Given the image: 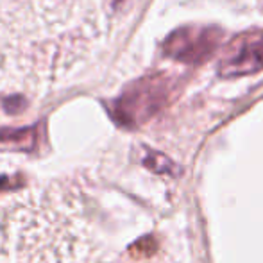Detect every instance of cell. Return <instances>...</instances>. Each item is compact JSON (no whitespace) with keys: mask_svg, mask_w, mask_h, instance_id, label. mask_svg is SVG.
<instances>
[{"mask_svg":"<svg viewBox=\"0 0 263 263\" xmlns=\"http://www.w3.org/2000/svg\"><path fill=\"white\" fill-rule=\"evenodd\" d=\"M222 36V29L215 25H184L166 36L163 52L184 65H201L217 52Z\"/></svg>","mask_w":263,"mask_h":263,"instance_id":"7a4b0ae2","label":"cell"},{"mask_svg":"<svg viewBox=\"0 0 263 263\" xmlns=\"http://www.w3.org/2000/svg\"><path fill=\"white\" fill-rule=\"evenodd\" d=\"M142 163L147 166V168L153 170V172H156V174H168V176H176V174L179 172V168L174 165L172 159H168L165 154L156 153V151H151V149L143 151Z\"/></svg>","mask_w":263,"mask_h":263,"instance_id":"5b68a950","label":"cell"},{"mask_svg":"<svg viewBox=\"0 0 263 263\" xmlns=\"http://www.w3.org/2000/svg\"><path fill=\"white\" fill-rule=\"evenodd\" d=\"M25 106H27V102H25V99L20 97V95H14V97L4 101V109H6L7 113H20Z\"/></svg>","mask_w":263,"mask_h":263,"instance_id":"52a82bcc","label":"cell"},{"mask_svg":"<svg viewBox=\"0 0 263 263\" xmlns=\"http://www.w3.org/2000/svg\"><path fill=\"white\" fill-rule=\"evenodd\" d=\"M174 95V81L165 73H151L133 81L107 106L115 124L125 129H136L158 115Z\"/></svg>","mask_w":263,"mask_h":263,"instance_id":"6da1fadb","label":"cell"},{"mask_svg":"<svg viewBox=\"0 0 263 263\" xmlns=\"http://www.w3.org/2000/svg\"><path fill=\"white\" fill-rule=\"evenodd\" d=\"M115 2H120V0H115Z\"/></svg>","mask_w":263,"mask_h":263,"instance_id":"ba28073f","label":"cell"},{"mask_svg":"<svg viewBox=\"0 0 263 263\" xmlns=\"http://www.w3.org/2000/svg\"><path fill=\"white\" fill-rule=\"evenodd\" d=\"M263 70V31H246L222 49L218 76L222 79L253 76Z\"/></svg>","mask_w":263,"mask_h":263,"instance_id":"3957f363","label":"cell"},{"mask_svg":"<svg viewBox=\"0 0 263 263\" xmlns=\"http://www.w3.org/2000/svg\"><path fill=\"white\" fill-rule=\"evenodd\" d=\"M40 145V124L24 129H0V149L32 153Z\"/></svg>","mask_w":263,"mask_h":263,"instance_id":"277c9868","label":"cell"},{"mask_svg":"<svg viewBox=\"0 0 263 263\" xmlns=\"http://www.w3.org/2000/svg\"><path fill=\"white\" fill-rule=\"evenodd\" d=\"M158 242L154 240V236H145V238L138 240L135 246H131V253L136 254V256H151V254L156 251Z\"/></svg>","mask_w":263,"mask_h":263,"instance_id":"8992f818","label":"cell"}]
</instances>
